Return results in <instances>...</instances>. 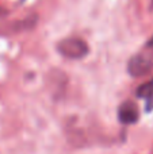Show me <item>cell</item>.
Returning <instances> with one entry per match:
<instances>
[{
	"mask_svg": "<svg viewBox=\"0 0 153 154\" xmlns=\"http://www.w3.org/2000/svg\"><path fill=\"white\" fill-rule=\"evenodd\" d=\"M151 8H153V0L151 2Z\"/></svg>",
	"mask_w": 153,
	"mask_h": 154,
	"instance_id": "7",
	"label": "cell"
},
{
	"mask_svg": "<svg viewBox=\"0 0 153 154\" xmlns=\"http://www.w3.org/2000/svg\"><path fill=\"white\" fill-rule=\"evenodd\" d=\"M57 50L61 56L67 57V58L80 60L88 54L89 48L87 45V42H84L81 38L69 37L60 41L58 45H57Z\"/></svg>",
	"mask_w": 153,
	"mask_h": 154,
	"instance_id": "1",
	"label": "cell"
},
{
	"mask_svg": "<svg viewBox=\"0 0 153 154\" xmlns=\"http://www.w3.org/2000/svg\"><path fill=\"white\" fill-rule=\"evenodd\" d=\"M118 119L123 125H134L140 119V109L134 101H123L118 108Z\"/></svg>",
	"mask_w": 153,
	"mask_h": 154,
	"instance_id": "3",
	"label": "cell"
},
{
	"mask_svg": "<svg viewBox=\"0 0 153 154\" xmlns=\"http://www.w3.org/2000/svg\"><path fill=\"white\" fill-rule=\"evenodd\" d=\"M136 95L140 99H146V100H149V101L153 100V79L144 82V84H141L140 87L137 88Z\"/></svg>",
	"mask_w": 153,
	"mask_h": 154,
	"instance_id": "4",
	"label": "cell"
},
{
	"mask_svg": "<svg viewBox=\"0 0 153 154\" xmlns=\"http://www.w3.org/2000/svg\"><path fill=\"white\" fill-rule=\"evenodd\" d=\"M2 14H3V8L0 7V15H2Z\"/></svg>",
	"mask_w": 153,
	"mask_h": 154,
	"instance_id": "6",
	"label": "cell"
},
{
	"mask_svg": "<svg viewBox=\"0 0 153 154\" xmlns=\"http://www.w3.org/2000/svg\"><path fill=\"white\" fill-rule=\"evenodd\" d=\"M148 46H149V48H153V37L151 38V39H149V42H148Z\"/></svg>",
	"mask_w": 153,
	"mask_h": 154,
	"instance_id": "5",
	"label": "cell"
},
{
	"mask_svg": "<svg viewBox=\"0 0 153 154\" xmlns=\"http://www.w3.org/2000/svg\"><path fill=\"white\" fill-rule=\"evenodd\" d=\"M153 69V60L145 54H137L127 62V72L133 77H141L148 75Z\"/></svg>",
	"mask_w": 153,
	"mask_h": 154,
	"instance_id": "2",
	"label": "cell"
}]
</instances>
